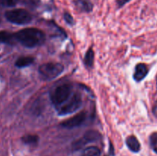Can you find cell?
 <instances>
[{
    "mask_svg": "<svg viewBox=\"0 0 157 156\" xmlns=\"http://www.w3.org/2000/svg\"><path fill=\"white\" fill-rule=\"evenodd\" d=\"M16 41L26 47H35L42 44L45 35L42 31L35 28H24L15 34Z\"/></svg>",
    "mask_w": 157,
    "mask_h": 156,
    "instance_id": "6da1fadb",
    "label": "cell"
},
{
    "mask_svg": "<svg viewBox=\"0 0 157 156\" xmlns=\"http://www.w3.org/2000/svg\"><path fill=\"white\" fill-rule=\"evenodd\" d=\"M64 71V66L59 63L49 62L41 64L38 68V72L44 80H52L58 77Z\"/></svg>",
    "mask_w": 157,
    "mask_h": 156,
    "instance_id": "7a4b0ae2",
    "label": "cell"
},
{
    "mask_svg": "<svg viewBox=\"0 0 157 156\" xmlns=\"http://www.w3.org/2000/svg\"><path fill=\"white\" fill-rule=\"evenodd\" d=\"M6 19L16 24H27L32 20V16L27 10L23 9H12L5 14Z\"/></svg>",
    "mask_w": 157,
    "mask_h": 156,
    "instance_id": "3957f363",
    "label": "cell"
},
{
    "mask_svg": "<svg viewBox=\"0 0 157 156\" xmlns=\"http://www.w3.org/2000/svg\"><path fill=\"white\" fill-rule=\"evenodd\" d=\"M71 94V87L69 84H63L56 87L51 94V100L56 107L61 106L70 97Z\"/></svg>",
    "mask_w": 157,
    "mask_h": 156,
    "instance_id": "277c9868",
    "label": "cell"
},
{
    "mask_svg": "<svg viewBox=\"0 0 157 156\" xmlns=\"http://www.w3.org/2000/svg\"><path fill=\"white\" fill-rule=\"evenodd\" d=\"M65 102L58 109V114L60 116L68 115L77 111L82 105V99L79 93H75Z\"/></svg>",
    "mask_w": 157,
    "mask_h": 156,
    "instance_id": "5b68a950",
    "label": "cell"
},
{
    "mask_svg": "<svg viewBox=\"0 0 157 156\" xmlns=\"http://www.w3.org/2000/svg\"><path fill=\"white\" fill-rule=\"evenodd\" d=\"M101 139V134L95 130H89L84 133V136L72 143V148L75 151L81 149L88 143L96 142Z\"/></svg>",
    "mask_w": 157,
    "mask_h": 156,
    "instance_id": "8992f818",
    "label": "cell"
},
{
    "mask_svg": "<svg viewBox=\"0 0 157 156\" xmlns=\"http://www.w3.org/2000/svg\"><path fill=\"white\" fill-rule=\"evenodd\" d=\"M86 117H87V113H86V112H81V113H78L77 115L74 116L73 117L70 118V119L61 122V126L67 128H75V127H78L79 125H82L84 122V121H85Z\"/></svg>",
    "mask_w": 157,
    "mask_h": 156,
    "instance_id": "52a82bcc",
    "label": "cell"
},
{
    "mask_svg": "<svg viewBox=\"0 0 157 156\" xmlns=\"http://www.w3.org/2000/svg\"><path fill=\"white\" fill-rule=\"evenodd\" d=\"M74 3L79 12H90L93 9V4L90 0H75Z\"/></svg>",
    "mask_w": 157,
    "mask_h": 156,
    "instance_id": "ba28073f",
    "label": "cell"
},
{
    "mask_svg": "<svg viewBox=\"0 0 157 156\" xmlns=\"http://www.w3.org/2000/svg\"><path fill=\"white\" fill-rule=\"evenodd\" d=\"M147 73H148V68H147V65L144 64H139L136 66L133 78L135 80L139 82L144 79Z\"/></svg>",
    "mask_w": 157,
    "mask_h": 156,
    "instance_id": "9c48e42d",
    "label": "cell"
},
{
    "mask_svg": "<svg viewBox=\"0 0 157 156\" xmlns=\"http://www.w3.org/2000/svg\"><path fill=\"white\" fill-rule=\"evenodd\" d=\"M126 143H127L129 149L133 152H138L140 150V144L139 141L136 139V136H130L127 137Z\"/></svg>",
    "mask_w": 157,
    "mask_h": 156,
    "instance_id": "30bf717a",
    "label": "cell"
},
{
    "mask_svg": "<svg viewBox=\"0 0 157 156\" xmlns=\"http://www.w3.org/2000/svg\"><path fill=\"white\" fill-rule=\"evenodd\" d=\"M16 41L15 34H12L6 31L0 32V43L7 44H13Z\"/></svg>",
    "mask_w": 157,
    "mask_h": 156,
    "instance_id": "8fae6325",
    "label": "cell"
},
{
    "mask_svg": "<svg viewBox=\"0 0 157 156\" xmlns=\"http://www.w3.org/2000/svg\"><path fill=\"white\" fill-rule=\"evenodd\" d=\"M34 58L30 56L27 57H21L18 58L15 62V66L18 68H23V67H26L28 66L31 65L32 63L34 62Z\"/></svg>",
    "mask_w": 157,
    "mask_h": 156,
    "instance_id": "7c38bea8",
    "label": "cell"
},
{
    "mask_svg": "<svg viewBox=\"0 0 157 156\" xmlns=\"http://www.w3.org/2000/svg\"><path fill=\"white\" fill-rule=\"evenodd\" d=\"M94 52L93 48L90 47L86 52L85 56H84V63L87 67H91L94 64Z\"/></svg>",
    "mask_w": 157,
    "mask_h": 156,
    "instance_id": "4fadbf2b",
    "label": "cell"
},
{
    "mask_svg": "<svg viewBox=\"0 0 157 156\" xmlns=\"http://www.w3.org/2000/svg\"><path fill=\"white\" fill-rule=\"evenodd\" d=\"M101 151L96 146H90L83 151L81 156H100Z\"/></svg>",
    "mask_w": 157,
    "mask_h": 156,
    "instance_id": "5bb4252c",
    "label": "cell"
},
{
    "mask_svg": "<svg viewBox=\"0 0 157 156\" xmlns=\"http://www.w3.org/2000/svg\"><path fill=\"white\" fill-rule=\"evenodd\" d=\"M22 142L27 145H35L38 142V137L36 135H27L22 137Z\"/></svg>",
    "mask_w": 157,
    "mask_h": 156,
    "instance_id": "9a60e30c",
    "label": "cell"
},
{
    "mask_svg": "<svg viewBox=\"0 0 157 156\" xmlns=\"http://www.w3.org/2000/svg\"><path fill=\"white\" fill-rule=\"evenodd\" d=\"M18 2V0H0V6L4 7H13Z\"/></svg>",
    "mask_w": 157,
    "mask_h": 156,
    "instance_id": "2e32d148",
    "label": "cell"
},
{
    "mask_svg": "<svg viewBox=\"0 0 157 156\" xmlns=\"http://www.w3.org/2000/svg\"><path fill=\"white\" fill-rule=\"evenodd\" d=\"M64 20H65V21L67 23V24H74V22H75V21H74L73 17H72L71 15L70 14L68 13V12H65V13L64 14Z\"/></svg>",
    "mask_w": 157,
    "mask_h": 156,
    "instance_id": "e0dca14e",
    "label": "cell"
},
{
    "mask_svg": "<svg viewBox=\"0 0 157 156\" xmlns=\"http://www.w3.org/2000/svg\"><path fill=\"white\" fill-rule=\"evenodd\" d=\"M150 144H151L152 147L157 146V133H153L150 136Z\"/></svg>",
    "mask_w": 157,
    "mask_h": 156,
    "instance_id": "ac0fdd59",
    "label": "cell"
},
{
    "mask_svg": "<svg viewBox=\"0 0 157 156\" xmlns=\"http://www.w3.org/2000/svg\"><path fill=\"white\" fill-rule=\"evenodd\" d=\"M129 1H130V0H117V5L120 7H121V6H124L126 3L128 2Z\"/></svg>",
    "mask_w": 157,
    "mask_h": 156,
    "instance_id": "d6986e66",
    "label": "cell"
},
{
    "mask_svg": "<svg viewBox=\"0 0 157 156\" xmlns=\"http://www.w3.org/2000/svg\"><path fill=\"white\" fill-rule=\"evenodd\" d=\"M110 152L111 153L112 155H113V145H112L111 143H110Z\"/></svg>",
    "mask_w": 157,
    "mask_h": 156,
    "instance_id": "ffe728a7",
    "label": "cell"
},
{
    "mask_svg": "<svg viewBox=\"0 0 157 156\" xmlns=\"http://www.w3.org/2000/svg\"><path fill=\"white\" fill-rule=\"evenodd\" d=\"M153 148V151H155V152L157 154V146H156V147H154V148Z\"/></svg>",
    "mask_w": 157,
    "mask_h": 156,
    "instance_id": "44dd1931",
    "label": "cell"
},
{
    "mask_svg": "<svg viewBox=\"0 0 157 156\" xmlns=\"http://www.w3.org/2000/svg\"><path fill=\"white\" fill-rule=\"evenodd\" d=\"M154 113L156 115H157V107H155L154 108Z\"/></svg>",
    "mask_w": 157,
    "mask_h": 156,
    "instance_id": "7402d4cb",
    "label": "cell"
},
{
    "mask_svg": "<svg viewBox=\"0 0 157 156\" xmlns=\"http://www.w3.org/2000/svg\"><path fill=\"white\" fill-rule=\"evenodd\" d=\"M156 84H157V79H156Z\"/></svg>",
    "mask_w": 157,
    "mask_h": 156,
    "instance_id": "603a6c76",
    "label": "cell"
}]
</instances>
